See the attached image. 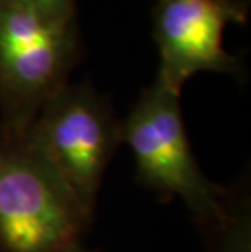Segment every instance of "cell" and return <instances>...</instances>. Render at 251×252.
Segmentation results:
<instances>
[{
    "label": "cell",
    "mask_w": 251,
    "mask_h": 252,
    "mask_svg": "<svg viewBox=\"0 0 251 252\" xmlns=\"http://www.w3.org/2000/svg\"><path fill=\"white\" fill-rule=\"evenodd\" d=\"M232 252H237V249H233V251H232Z\"/></svg>",
    "instance_id": "8"
},
{
    "label": "cell",
    "mask_w": 251,
    "mask_h": 252,
    "mask_svg": "<svg viewBox=\"0 0 251 252\" xmlns=\"http://www.w3.org/2000/svg\"><path fill=\"white\" fill-rule=\"evenodd\" d=\"M69 252H97V251H90V249L85 248L83 244H80V246H77V248H73L72 251H69Z\"/></svg>",
    "instance_id": "7"
},
{
    "label": "cell",
    "mask_w": 251,
    "mask_h": 252,
    "mask_svg": "<svg viewBox=\"0 0 251 252\" xmlns=\"http://www.w3.org/2000/svg\"><path fill=\"white\" fill-rule=\"evenodd\" d=\"M0 3L13 5V7L28 8L51 17L72 18L77 17L75 0H0Z\"/></svg>",
    "instance_id": "6"
},
{
    "label": "cell",
    "mask_w": 251,
    "mask_h": 252,
    "mask_svg": "<svg viewBox=\"0 0 251 252\" xmlns=\"http://www.w3.org/2000/svg\"><path fill=\"white\" fill-rule=\"evenodd\" d=\"M90 223L26 130L0 127V252H69Z\"/></svg>",
    "instance_id": "2"
},
{
    "label": "cell",
    "mask_w": 251,
    "mask_h": 252,
    "mask_svg": "<svg viewBox=\"0 0 251 252\" xmlns=\"http://www.w3.org/2000/svg\"><path fill=\"white\" fill-rule=\"evenodd\" d=\"M82 56L77 17L0 3V127L25 132Z\"/></svg>",
    "instance_id": "3"
},
{
    "label": "cell",
    "mask_w": 251,
    "mask_h": 252,
    "mask_svg": "<svg viewBox=\"0 0 251 252\" xmlns=\"http://www.w3.org/2000/svg\"><path fill=\"white\" fill-rule=\"evenodd\" d=\"M179 98V91L155 77L121 121L122 142L134 155L139 184L163 202L179 197L202 228L223 234L237 226L227 208L228 192L207 179L197 164Z\"/></svg>",
    "instance_id": "1"
},
{
    "label": "cell",
    "mask_w": 251,
    "mask_h": 252,
    "mask_svg": "<svg viewBox=\"0 0 251 252\" xmlns=\"http://www.w3.org/2000/svg\"><path fill=\"white\" fill-rule=\"evenodd\" d=\"M26 133L92 220L105 171L122 143L121 121L108 98L88 82L67 83L42 106Z\"/></svg>",
    "instance_id": "4"
},
{
    "label": "cell",
    "mask_w": 251,
    "mask_h": 252,
    "mask_svg": "<svg viewBox=\"0 0 251 252\" xmlns=\"http://www.w3.org/2000/svg\"><path fill=\"white\" fill-rule=\"evenodd\" d=\"M248 15V0H157L152 31L160 52L157 77L179 93L199 72L242 82L243 62L223 49V31L230 23H247Z\"/></svg>",
    "instance_id": "5"
}]
</instances>
